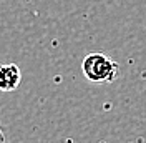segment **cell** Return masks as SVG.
<instances>
[{
	"label": "cell",
	"mask_w": 146,
	"mask_h": 143,
	"mask_svg": "<svg viewBox=\"0 0 146 143\" xmlns=\"http://www.w3.org/2000/svg\"><path fill=\"white\" fill-rule=\"evenodd\" d=\"M22 72L15 63L0 65V92H13L20 85Z\"/></svg>",
	"instance_id": "2"
},
{
	"label": "cell",
	"mask_w": 146,
	"mask_h": 143,
	"mask_svg": "<svg viewBox=\"0 0 146 143\" xmlns=\"http://www.w3.org/2000/svg\"><path fill=\"white\" fill-rule=\"evenodd\" d=\"M83 75L90 82H113L118 78L119 65L108 58L105 53H90L83 58L82 63Z\"/></svg>",
	"instance_id": "1"
},
{
	"label": "cell",
	"mask_w": 146,
	"mask_h": 143,
	"mask_svg": "<svg viewBox=\"0 0 146 143\" xmlns=\"http://www.w3.org/2000/svg\"><path fill=\"white\" fill-rule=\"evenodd\" d=\"M0 143H7L5 142V135H3V132H2V128H0Z\"/></svg>",
	"instance_id": "3"
}]
</instances>
